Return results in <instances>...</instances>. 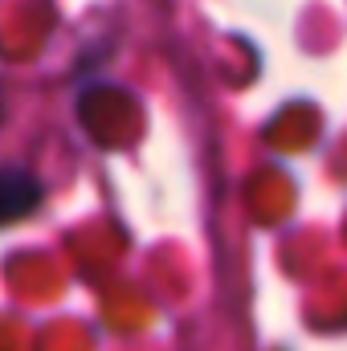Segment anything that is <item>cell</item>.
Returning <instances> with one entry per match:
<instances>
[{"label":"cell","mask_w":347,"mask_h":351,"mask_svg":"<svg viewBox=\"0 0 347 351\" xmlns=\"http://www.w3.org/2000/svg\"><path fill=\"white\" fill-rule=\"evenodd\" d=\"M41 200V184L21 168H0V225L29 217Z\"/></svg>","instance_id":"6da1fadb"}]
</instances>
